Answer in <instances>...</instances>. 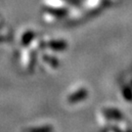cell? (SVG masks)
<instances>
[{"label":"cell","mask_w":132,"mask_h":132,"mask_svg":"<svg viewBox=\"0 0 132 132\" xmlns=\"http://www.w3.org/2000/svg\"><path fill=\"white\" fill-rule=\"evenodd\" d=\"M86 91L84 89H79L77 90L76 92H75L73 94H71L68 100H69V102L70 103H76V102H79L78 100H82L84 99L85 97H86Z\"/></svg>","instance_id":"6da1fadb"},{"label":"cell","mask_w":132,"mask_h":132,"mask_svg":"<svg viewBox=\"0 0 132 132\" xmlns=\"http://www.w3.org/2000/svg\"><path fill=\"white\" fill-rule=\"evenodd\" d=\"M44 3L47 6H50V8L54 9H61L64 6L67 5L66 0H44Z\"/></svg>","instance_id":"7a4b0ae2"},{"label":"cell","mask_w":132,"mask_h":132,"mask_svg":"<svg viewBox=\"0 0 132 132\" xmlns=\"http://www.w3.org/2000/svg\"><path fill=\"white\" fill-rule=\"evenodd\" d=\"M43 64L44 65H49V68H56L58 66V61L56 62V60L52 58V57L48 56H43Z\"/></svg>","instance_id":"3957f363"},{"label":"cell","mask_w":132,"mask_h":132,"mask_svg":"<svg viewBox=\"0 0 132 132\" xmlns=\"http://www.w3.org/2000/svg\"><path fill=\"white\" fill-rule=\"evenodd\" d=\"M48 47L55 51H59V50H63L66 46H64V43L60 42V41H54V42L48 43Z\"/></svg>","instance_id":"277c9868"}]
</instances>
